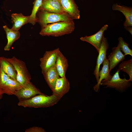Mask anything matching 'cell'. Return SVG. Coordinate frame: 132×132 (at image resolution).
<instances>
[{
	"label": "cell",
	"instance_id": "obj_1",
	"mask_svg": "<svg viewBox=\"0 0 132 132\" xmlns=\"http://www.w3.org/2000/svg\"><path fill=\"white\" fill-rule=\"evenodd\" d=\"M42 27L40 32L41 35L54 37L70 34L74 31L75 28L73 20L49 24Z\"/></svg>",
	"mask_w": 132,
	"mask_h": 132
},
{
	"label": "cell",
	"instance_id": "obj_2",
	"mask_svg": "<svg viewBox=\"0 0 132 132\" xmlns=\"http://www.w3.org/2000/svg\"><path fill=\"white\" fill-rule=\"evenodd\" d=\"M61 99L53 94L50 96L40 94L29 99L19 100L18 105L25 108L48 107L56 104Z\"/></svg>",
	"mask_w": 132,
	"mask_h": 132
},
{
	"label": "cell",
	"instance_id": "obj_3",
	"mask_svg": "<svg viewBox=\"0 0 132 132\" xmlns=\"http://www.w3.org/2000/svg\"><path fill=\"white\" fill-rule=\"evenodd\" d=\"M36 22L43 27L49 24L62 21L73 20L67 13H58L39 10L36 15Z\"/></svg>",
	"mask_w": 132,
	"mask_h": 132
},
{
	"label": "cell",
	"instance_id": "obj_4",
	"mask_svg": "<svg viewBox=\"0 0 132 132\" xmlns=\"http://www.w3.org/2000/svg\"><path fill=\"white\" fill-rule=\"evenodd\" d=\"M7 59L14 66L16 73V80L22 87L31 82L30 75L24 62L15 56Z\"/></svg>",
	"mask_w": 132,
	"mask_h": 132
},
{
	"label": "cell",
	"instance_id": "obj_5",
	"mask_svg": "<svg viewBox=\"0 0 132 132\" xmlns=\"http://www.w3.org/2000/svg\"><path fill=\"white\" fill-rule=\"evenodd\" d=\"M119 72L117 70L110 79L102 80L100 84L101 85H106L107 87L115 88L120 90L125 88L129 86L130 81L125 78H120L119 75Z\"/></svg>",
	"mask_w": 132,
	"mask_h": 132
},
{
	"label": "cell",
	"instance_id": "obj_6",
	"mask_svg": "<svg viewBox=\"0 0 132 132\" xmlns=\"http://www.w3.org/2000/svg\"><path fill=\"white\" fill-rule=\"evenodd\" d=\"M40 94H44L30 82L16 91L14 95L20 100L29 99Z\"/></svg>",
	"mask_w": 132,
	"mask_h": 132
},
{
	"label": "cell",
	"instance_id": "obj_7",
	"mask_svg": "<svg viewBox=\"0 0 132 132\" xmlns=\"http://www.w3.org/2000/svg\"><path fill=\"white\" fill-rule=\"evenodd\" d=\"M59 50V48H57L53 50L46 51L43 57L40 58V66L42 72L55 65Z\"/></svg>",
	"mask_w": 132,
	"mask_h": 132
},
{
	"label": "cell",
	"instance_id": "obj_8",
	"mask_svg": "<svg viewBox=\"0 0 132 132\" xmlns=\"http://www.w3.org/2000/svg\"><path fill=\"white\" fill-rule=\"evenodd\" d=\"M108 27L107 25H105L95 34L89 36L81 37L80 39L82 41L87 42L93 45L99 53L104 36V32L107 30Z\"/></svg>",
	"mask_w": 132,
	"mask_h": 132
},
{
	"label": "cell",
	"instance_id": "obj_9",
	"mask_svg": "<svg viewBox=\"0 0 132 132\" xmlns=\"http://www.w3.org/2000/svg\"><path fill=\"white\" fill-rule=\"evenodd\" d=\"M70 88L69 82L66 77H60L57 79L54 87L51 90L52 94L61 99L69 92Z\"/></svg>",
	"mask_w": 132,
	"mask_h": 132
},
{
	"label": "cell",
	"instance_id": "obj_10",
	"mask_svg": "<svg viewBox=\"0 0 132 132\" xmlns=\"http://www.w3.org/2000/svg\"><path fill=\"white\" fill-rule=\"evenodd\" d=\"M63 10L73 20L80 18V11L74 0H59Z\"/></svg>",
	"mask_w": 132,
	"mask_h": 132
},
{
	"label": "cell",
	"instance_id": "obj_11",
	"mask_svg": "<svg viewBox=\"0 0 132 132\" xmlns=\"http://www.w3.org/2000/svg\"><path fill=\"white\" fill-rule=\"evenodd\" d=\"M109 44L106 38L104 36L102 39L101 46L97 57L96 65L94 72L97 82L99 79V72L101 65L106 58L107 51L108 49Z\"/></svg>",
	"mask_w": 132,
	"mask_h": 132
},
{
	"label": "cell",
	"instance_id": "obj_12",
	"mask_svg": "<svg viewBox=\"0 0 132 132\" xmlns=\"http://www.w3.org/2000/svg\"><path fill=\"white\" fill-rule=\"evenodd\" d=\"M112 52L108 56V60L109 62V70H111L120 62L124 59L125 55L121 51L119 44L116 47L113 48Z\"/></svg>",
	"mask_w": 132,
	"mask_h": 132
},
{
	"label": "cell",
	"instance_id": "obj_13",
	"mask_svg": "<svg viewBox=\"0 0 132 132\" xmlns=\"http://www.w3.org/2000/svg\"><path fill=\"white\" fill-rule=\"evenodd\" d=\"M55 66L59 76L66 77V74L68 66V61L59 50L55 61Z\"/></svg>",
	"mask_w": 132,
	"mask_h": 132
},
{
	"label": "cell",
	"instance_id": "obj_14",
	"mask_svg": "<svg viewBox=\"0 0 132 132\" xmlns=\"http://www.w3.org/2000/svg\"><path fill=\"white\" fill-rule=\"evenodd\" d=\"M39 10L58 13L65 12L59 1L52 0H43Z\"/></svg>",
	"mask_w": 132,
	"mask_h": 132
},
{
	"label": "cell",
	"instance_id": "obj_15",
	"mask_svg": "<svg viewBox=\"0 0 132 132\" xmlns=\"http://www.w3.org/2000/svg\"><path fill=\"white\" fill-rule=\"evenodd\" d=\"M112 9L122 12L125 18L123 25L125 28L132 26V8L131 7L121 6L116 3L113 4Z\"/></svg>",
	"mask_w": 132,
	"mask_h": 132
},
{
	"label": "cell",
	"instance_id": "obj_16",
	"mask_svg": "<svg viewBox=\"0 0 132 132\" xmlns=\"http://www.w3.org/2000/svg\"><path fill=\"white\" fill-rule=\"evenodd\" d=\"M22 87L16 80L10 77L0 87L4 94L9 95H14L15 92Z\"/></svg>",
	"mask_w": 132,
	"mask_h": 132
},
{
	"label": "cell",
	"instance_id": "obj_17",
	"mask_svg": "<svg viewBox=\"0 0 132 132\" xmlns=\"http://www.w3.org/2000/svg\"><path fill=\"white\" fill-rule=\"evenodd\" d=\"M44 78L50 88L54 87L57 79L60 77L55 65L44 72H42Z\"/></svg>",
	"mask_w": 132,
	"mask_h": 132
},
{
	"label": "cell",
	"instance_id": "obj_18",
	"mask_svg": "<svg viewBox=\"0 0 132 132\" xmlns=\"http://www.w3.org/2000/svg\"><path fill=\"white\" fill-rule=\"evenodd\" d=\"M109 62L106 58L103 63V66L102 69L99 72V79L97 84L94 87V90L98 91L100 85L102 80H108L112 77L110 74Z\"/></svg>",
	"mask_w": 132,
	"mask_h": 132
},
{
	"label": "cell",
	"instance_id": "obj_19",
	"mask_svg": "<svg viewBox=\"0 0 132 132\" xmlns=\"http://www.w3.org/2000/svg\"><path fill=\"white\" fill-rule=\"evenodd\" d=\"M11 17L13 26L11 29L15 31H19L23 25L30 23V16H25L21 13L12 14Z\"/></svg>",
	"mask_w": 132,
	"mask_h": 132
},
{
	"label": "cell",
	"instance_id": "obj_20",
	"mask_svg": "<svg viewBox=\"0 0 132 132\" xmlns=\"http://www.w3.org/2000/svg\"><path fill=\"white\" fill-rule=\"evenodd\" d=\"M5 31L7 39V43L4 48L5 51H9L13 43L18 40L20 37V33L19 31H15L9 28L7 26H3Z\"/></svg>",
	"mask_w": 132,
	"mask_h": 132
},
{
	"label": "cell",
	"instance_id": "obj_21",
	"mask_svg": "<svg viewBox=\"0 0 132 132\" xmlns=\"http://www.w3.org/2000/svg\"><path fill=\"white\" fill-rule=\"evenodd\" d=\"M0 67L10 77L16 80V73L13 65L7 59V58L0 57Z\"/></svg>",
	"mask_w": 132,
	"mask_h": 132
},
{
	"label": "cell",
	"instance_id": "obj_22",
	"mask_svg": "<svg viewBox=\"0 0 132 132\" xmlns=\"http://www.w3.org/2000/svg\"><path fill=\"white\" fill-rule=\"evenodd\" d=\"M121 70L126 73L130 77L129 80H132V58L121 63L119 65L117 70Z\"/></svg>",
	"mask_w": 132,
	"mask_h": 132
},
{
	"label": "cell",
	"instance_id": "obj_23",
	"mask_svg": "<svg viewBox=\"0 0 132 132\" xmlns=\"http://www.w3.org/2000/svg\"><path fill=\"white\" fill-rule=\"evenodd\" d=\"M43 0H35L30 17V23L34 25L36 22V15L41 6Z\"/></svg>",
	"mask_w": 132,
	"mask_h": 132
},
{
	"label": "cell",
	"instance_id": "obj_24",
	"mask_svg": "<svg viewBox=\"0 0 132 132\" xmlns=\"http://www.w3.org/2000/svg\"><path fill=\"white\" fill-rule=\"evenodd\" d=\"M119 43L121 50L124 52V55H129L132 56V50L129 47V44L125 42L122 38H118Z\"/></svg>",
	"mask_w": 132,
	"mask_h": 132
},
{
	"label": "cell",
	"instance_id": "obj_25",
	"mask_svg": "<svg viewBox=\"0 0 132 132\" xmlns=\"http://www.w3.org/2000/svg\"><path fill=\"white\" fill-rule=\"evenodd\" d=\"M10 77L0 67V87L6 82Z\"/></svg>",
	"mask_w": 132,
	"mask_h": 132
},
{
	"label": "cell",
	"instance_id": "obj_26",
	"mask_svg": "<svg viewBox=\"0 0 132 132\" xmlns=\"http://www.w3.org/2000/svg\"><path fill=\"white\" fill-rule=\"evenodd\" d=\"M25 132H45L42 128L37 127H33L26 129Z\"/></svg>",
	"mask_w": 132,
	"mask_h": 132
},
{
	"label": "cell",
	"instance_id": "obj_27",
	"mask_svg": "<svg viewBox=\"0 0 132 132\" xmlns=\"http://www.w3.org/2000/svg\"><path fill=\"white\" fill-rule=\"evenodd\" d=\"M127 30L129 31L132 35V27H129L125 28Z\"/></svg>",
	"mask_w": 132,
	"mask_h": 132
},
{
	"label": "cell",
	"instance_id": "obj_28",
	"mask_svg": "<svg viewBox=\"0 0 132 132\" xmlns=\"http://www.w3.org/2000/svg\"><path fill=\"white\" fill-rule=\"evenodd\" d=\"M4 94V93L2 90L0 89V100L2 99Z\"/></svg>",
	"mask_w": 132,
	"mask_h": 132
},
{
	"label": "cell",
	"instance_id": "obj_29",
	"mask_svg": "<svg viewBox=\"0 0 132 132\" xmlns=\"http://www.w3.org/2000/svg\"><path fill=\"white\" fill-rule=\"evenodd\" d=\"M54 1H59V0H52Z\"/></svg>",
	"mask_w": 132,
	"mask_h": 132
}]
</instances>
